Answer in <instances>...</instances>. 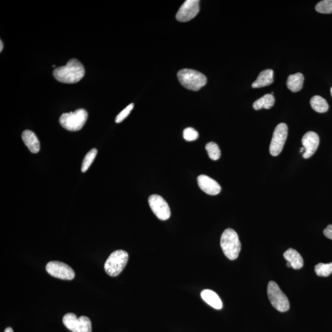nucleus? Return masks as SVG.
<instances>
[{
    "label": "nucleus",
    "instance_id": "obj_1",
    "mask_svg": "<svg viewBox=\"0 0 332 332\" xmlns=\"http://www.w3.org/2000/svg\"><path fill=\"white\" fill-rule=\"evenodd\" d=\"M85 75L84 66L76 59L69 60L66 66H59L53 71L54 78L59 82L66 84L79 82Z\"/></svg>",
    "mask_w": 332,
    "mask_h": 332
},
{
    "label": "nucleus",
    "instance_id": "obj_2",
    "mask_svg": "<svg viewBox=\"0 0 332 332\" xmlns=\"http://www.w3.org/2000/svg\"><path fill=\"white\" fill-rule=\"evenodd\" d=\"M221 245L224 255L228 259H237L240 254L241 244L237 233L233 229L228 228L222 233Z\"/></svg>",
    "mask_w": 332,
    "mask_h": 332
},
{
    "label": "nucleus",
    "instance_id": "obj_3",
    "mask_svg": "<svg viewBox=\"0 0 332 332\" xmlns=\"http://www.w3.org/2000/svg\"><path fill=\"white\" fill-rule=\"evenodd\" d=\"M179 82L186 89L198 91L207 83V78L202 73L192 69H183L178 71Z\"/></svg>",
    "mask_w": 332,
    "mask_h": 332
},
{
    "label": "nucleus",
    "instance_id": "obj_4",
    "mask_svg": "<svg viewBox=\"0 0 332 332\" xmlns=\"http://www.w3.org/2000/svg\"><path fill=\"white\" fill-rule=\"evenodd\" d=\"M88 113L85 109L76 110L74 112L62 114L59 123L66 130L69 131H80L85 126L88 119Z\"/></svg>",
    "mask_w": 332,
    "mask_h": 332
},
{
    "label": "nucleus",
    "instance_id": "obj_5",
    "mask_svg": "<svg viewBox=\"0 0 332 332\" xmlns=\"http://www.w3.org/2000/svg\"><path fill=\"white\" fill-rule=\"evenodd\" d=\"M129 259L127 252L123 250H118L111 253L105 264L106 273L111 276H117L123 271Z\"/></svg>",
    "mask_w": 332,
    "mask_h": 332
},
{
    "label": "nucleus",
    "instance_id": "obj_6",
    "mask_svg": "<svg viewBox=\"0 0 332 332\" xmlns=\"http://www.w3.org/2000/svg\"><path fill=\"white\" fill-rule=\"evenodd\" d=\"M267 296L273 307L280 312L288 311L290 308L288 298L274 281H270L267 285Z\"/></svg>",
    "mask_w": 332,
    "mask_h": 332
},
{
    "label": "nucleus",
    "instance_id": "obj_7",
    "mask_svg": "<svg viewBox=\"0 0 332 332\" xmlns=\"http://www.w3.org/2000/svg\"><path fill=\"white\" fill-rule=\"evenodd\" d=\"M62 322L66 328L73 332H92L91 321L87 316L76 317L73 313H67Z\"/></svg>",
    "mask_w": 332,
    "mask_h": 332
},
{
    "label": "nucleus",
    "instance_id": "obj_8",
    "mask_svg": "<svg viewBox=\"0 0 332 332\" xmlns=\"http://www.w3.org/2000/svg\"><path fill=\"white\" fill-rule=\"evenodd\" d=\"M288 134V128L286 124L280 123L276 126L269 146V153L272 156H278L283 151Z\"/></svg>",
    "mask_w": 332,
    "mask_h": 332
},
{
    "label": "nucleus",
    "instance_id": "obj_9",
    "mask_svg": "<svg viewBox=\"0 0 332 332\" xmlns=\"http://www.w3.org/2000/svg\"><path fill=\"white\" fill-rule=\"evenodd\" d=\"M46 269L50 275L63 280H72L75 276L73 269L63 262H50L46 265Z\"/></svg>",
    "mask_w": 332,
    "mask_h": 332
},
{
    "label": "nucleus",
    "instance_id": "obj_10",
    "mask_svg": "<svg viewBox=\"0 0 332 332\" xmlns=\"http://www.w3.org/2000/svg\"><path fill=\"white\" fill-rule=\"evenodd\" d=\"M150 208L157 218L161 221H166L170 218L171 209L168 202L161 196L153 195L149 198Z\"/></svg>",
    "mask_w": 332,
    "mask_h": 332
},
{
    "label": "nucleus",
    "instance_id": "obj_11",
    "mask_svg": "<svg viewBox=\"0 0 332 332\" xmlns=\"http://www.w3.org/2000/svg\"><path fill=\"white\" fill-rule=\"evenodd\" d=\"M199 9V0H186L177 13L176 19L179 22H188L197 16Z\"/></svg>",
    "mask_w": 332,
    "mask_h": 332
},
{
    "label": "nucleus",
    "instance_id": "obj_12",
    "mask_svg": "<svg viewBox=\"0 0 332 332\" xmlns=\"http://www.w3.org/2000/svg\"><path fill=\"white\" fill-rule=\"evenodd\" d=\"M302 144L305 152L303 155L305 159L311 157L316 152L319 145V137L317 133L312 131L306 133L302 138Z\"/></svg>",
    "mask_w": 332,
    "mask_h": 332
},
{
    "label": "nucleus",
    "instance_id": "obj_13",
    "mask_svg": "<svg viewBox=\"0 0 332 332\" xmlns=\"http://www.w3.org/2000/svg\"><path fill=\"white\" fill-rule=\"evenodd\" d=\"M198 185L203 192L209 195H217L221 192V186L216 180L205 175H200L197 178Z\"/></svg>",
    "mask_w": 332,
    "mask_h": 332
},
{
    "label": "nucleus",
    "instance_id": "obj_14",
    "mask_svg": "<svg viewBox=\"0 0 332 332\" xmlns=\"http://www.w3.org/2000/svg\"><path fill=\"white\" fill-rule=\"evenodd\" d=\"M22 138L26 146L33 154H37L40 150V143L35 133L30 130L23 131Z\"/></svg>",
    "mask_w": 332,
    "mask_h": 332
},
{
    "label": "nucleus",
    "instance_id": "obj_15",
    "mask_svg": "<svg viewBox=\"0 0 332 332\" xmlns=\"http://www.w3.org/2000/svg\"><path fill=\"white\" fill-rule=\"evenodd\" d=\"M284 257L287 262L290 263L291 266L295 269L302 268L304 264L303 259L297 250L292 248H288L284 254Z\"/></svg>",
    "mask_w": 332,
    "mask_h": 332
},
{
    "label": "nucleus",
    "instance_id": "obj_16",
    "mask_svg": "<svg viewBox=\"0 0 332 332\" xmlns=\"http://www.w3.org/2000/svg\"><path fill=\"white\" fill-rule=\"evenodd\" d=\"M200 296L205 302H206L207 304L215 308V309L221 310L223 307V303H222L221 298L214 291L205 289V290L202 291Z\"/></svg>",
    "mask_w": 332,
    "mask_h": 332
},
{
    "label": "nucleus",
    "instance_id": "obj_17",
    "mask_svg": "<svg viewBox=\"0 0 332 332\" xmlns=\"http://www.w3.org/2000/svg\"><path fill=\"white\" fill-rule=\"evenodd\" d=\"M274 81V71L271 69L262 71L256 80L252 84L253 88H260L272 84Z\"/></svg>",
    "mask_w": 332,
    "mask_h": 332
},
{
    "label": "nucleus",
    "instance_id": "obj_18",
    "mask_svg": "<svg viewBox=\"0 0 332 332\" xmlns=\"http://www.w3.org/2000/svg\"><path fill=\"white\" fill-rule=\"evenodd\" d=\"M304 80V76L302 73L293 74V75L288 76V81H287V86L291 91L297 92L302 89Z\"/></svg>",
    "mask_w": 332,
    "mask_h": 332
},
{
    "label": "nucleus",
    "instance_id": "obj_19",
    "mask_svg": "<svg viewBox=\"0 0 332 332\" xmlns=\"http://www.w3.org/2000/svg\"><path fill=\"white\" fill-rule=\"evenodd\" d=\"M275 103V99L273 95L267 94L258 99L253 104L255 111H259L263 109H270Z\"/></svg>",
    "mask_w": 332,
    "mask_h": 332
},
{
    "label": "nucleus",
    "instance_id": "obj_20",
    "mask_svg": "<svg viewBox=\"0 0 332 332\" xmlns=\"http://www.w3.org/2000/svg\"><path fill=\"white\" fill-rule=\"evenodd\" d=\"M310 104L312 109L318 113H325L328 111L329 109V106L326 100L319 95H315L312 97L310 100Z\"/></svg>",
    "mask_w": 332,
    "mask_h": 332
},
{
    "label": "nucleus",
    "instance_id": "obj_21",
    "mask_svg": "<svg viewBox=\"0 0 332 332\" xmlns=\"http://www.w3.org/2000/svg\"><path fill=\"white\" fill-rule=\"evenodd\" d=\"M205 150L208 154L210 158L217 161L221 156V151L216 143L211 142L205 145Z\"/></svg>",
    "mask_w": 332,
    "mask_h": 332
},
{
    "label": "nucleus",
    "instance_id": "obj_22",
    "mask_svg": "<svg viewBox=\"0 0 332 332\" xmlns=\"http://www.w3.org/2000/svg\"><path fill=\"white\" fill-rule=\"evenodd\" d=\"M97 155V150L95 149L90 150L88 153L85 157L84 159L82 162V166H81V171L83 173H86L88 170V169L91 166L92 162H94L95 157Z\"/></svg>",
    "mask_w": 332,
    "mask_h": 332
},
{
    "label": "nucleus",
    "instance_id": "obj_23",
    "mask_svg": "<svg viewBox=\"0 0 332 332\" xmlns=\"http://www.w3.org/2000/svg\"><path fill=\"white\" fill-rule=\"evenodd\" d=\"M315 272L319 276H329L332 273V262L327 264L320 263L315 266Z\"/></svg>",
    "mask_w": 332,
    "mask_h": 332
},
{
    "label": "nucleus",
    "instance_id": "obj_24",
    "mask_svg": "<svg viewBox=\"0 0 332 332\" xmlns=\"http://www.w3.org/2000/svg\"><path fill=\"white\" fill-rule=\"evenodd\" d=\"M316 10L319 13H332V0H324L316 4Z\"/></svg>",
    "mask_w": 332,
    "mask_h": 332
},
{
    "label": "nucleus",
    "instance_id": "obj_25",
    "mask_svg": "<svg viewBox=\"0 0 332 332\" xmlns=\"http://www.w3.org/2000/svg\"><path fill=\"white\" fill-rule=\"evenodd\" d=\"M183 135L184 139L188 141V142H192V141L197 140L198 137H199V133L195 129L192 128H186L183 131Z\"/></svg>",
    "mask_w": 332,
    "mask_h": 332
},
{
    "label": "nucleus",
    "instance_id": "obj_26",
    "mask_svg": "<svg viewBox=\"0 0 332 332\" xmlns=\"http://www.w3.org/2000/svg\"><path fill=\"white\" fill-rule=\"evenodd\" d=\"M134 105L131 104L128 106L126 107L125 109L121 111L118 115H117L115 121L116 123H120L123 121L127 117L130 115L131 112L132 111Z\"/></svg>",
    "mask_w": 332,
    "mask_h": 332
},
{
    "label": "nucleus",
    "instance_id": "obj_27",
    "mask_svg": "<svg viewBox=\"0 0 332 332\" xmlns=\"http://www.w3.org/2000/svg\"><path fill=\"white\" fill-rule=\"evenodd\" d=\"M324 235L327 238L332 240V224H329L324 230Z\"/></svg>",
    "mask_w": 332,
    "mask_h": 332
},
{
    "label": "nucleus",
    "instance_id": "obj_28",
    "mask_svg": "<svg viewBox=\"0 0 332 332\" xmlns=\"http://www.w3.org/2000/svg\"><path fill=\"white\" fill-rule=\"evenodd\" d=\"M4 332H14V331L13 329L11 328V327H8V328L5 329V331H4Z\"/></svg>",
    "mask_w": 332,
    "mask_h": 332
},
{
    "label": "nucleus",
    "instance_id": "obj_29",
    "mask_svg": "<svg viewBox=\"0 0 332 332\" xmlns=\"http://www.w3.org/2000/svg\"><path fill=\"white\" fill-rule=\"evenodd\" d=\"M0 44H1V47H0V51H2V50L3 49V42L2 41H0Z\"/></svg>",
    "mask_w": 332,
    "mask_h": 332
},
{
    "label": "nucleus",
    "instance_id": "obj_30",
    "mask_svg": "<svg viewBox=\"0 0 332 332\" xmlns=\"http://www.w3.org/2000/svg\"><path fill=\"white\" fill-rule=\"evenodd\" d=\"M305 152V148L303 147L301 148L300 153H302V154H304Z\"/></svg>",
    "mask_w": 332,
    "mask_h": 332
},
{
    "label": "nucleus",
    "instance_id": "obj_31",
    "mask_svg": "<svg viewBox=\"0 0 332 332\" xmlns=\"http://www.w3.org/2000/svg\"><path fill=\"white\" fill-rule=\"evenodd\" d=\"M286 265H287V266H288V267H292V266H291V264H290V263L288 262H287Z\"/></svg>",
    "mask_w": 332,
    "mask_h": 332
},
{
    "label": "nucleus",
    "instance_id": "obj_32",
    "mask_svg": "<svg viewBox=\"0 0 332 332\" xmlns=\"http://www.w3.org/2000/svg\"><path fill=\"white\" fill-rule=\"evenodd\" d=\"M331 95H332V87L331 88Z\"/></svg>",
    "mask_w": 332,
    "mask_h": 332
}]
</instances>
